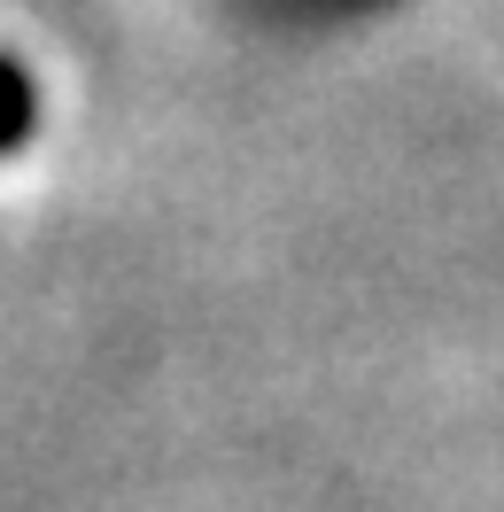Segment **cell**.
Segmentation results:
<instances>
[{
  "instance_id": "6da1fadb",
  "label": "cell",
  "mask_w": 504,
  "mask_h": 512,
  "mask_svg": "<svg viewBox=\"0 0 504 512\" xmlns=\"http://www.w3.org/2000/svg\"><path fill=\"white\" fill-rule=\"evenodd\" d=\"M24 125H32V86H24L16 63H0V148H16Z\"/></svg>"
}]
</instances>
